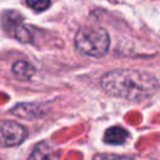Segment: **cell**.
Masks as SVG:
<instances>
[{
    "instance_id": "cell-1",
    "label": "cell",
    "mask_w": 160,
    "mask_h": 160,
    "mask_svg": "<svg viewBox=\"0 0 160 160\" xmlns=\"http://www.w3.org/2000/svg\"><path fill=\"white\" fill-rule=\"evenodd\" d=\"M100 84L106 94L135 101L152 96L159 89V81L152 74L136 69L109 71L101 78Z\"/></svg>"
},
{
    "instance_id": "cell-2",
    "label": "cell",
    "mask_w": 160,
    "mask_h": 160,
    "mask_svg": "<svg viewBox=\"0 0 160 160\" xmlns=\"http://www.w3.org/2000/svg\"><path fill=\"white\" fill-rule=\"evenodd\" d=\"M110 45L109 34L99 26H82L75 35V48L79 52L99 58L108 52Z\"/></svg>"
},
{
    "instance_id": "cell-3",
    "label": "cell",
    "mask_w": 160,
    "mask_h": 160,
    "mask_svg": "<svg viewBox=\"0 0 160 160\" xmlns=\"http://www.w3.org/2000/svg\"><path fill=\"white\" fill-rule=\"evenodd\" d=\"M26 136L28 130L24 125L12 120H2L0 122V144L2 146L20 145Z\"/></svg>"
},
{
    "instance_id": "cell-4",
    "label": "cell",
    "mask_w": 160,
    "mask_h": 160,
    "mask_svg": "<svg viewBox=\"0 0 160 160\" xmlns=\"http://www.w3.org/2000/svg\"><path fill=\"white\" fill-rule=\"evenodd\" d=\"M46 106L36 102H22L18 104L11 109V114L20 119H39L46 114Z\"/></svg>"
},
{
    "instance_id": "cell-5",
    "label": "cell",
    "mask_w": 160,
    "mask_h": 160,
    "mask_svg": "<svg viewBox=\"0 0 160 160\" xmlns=\"http://www.w3.org/2000/svg\"><path fill=\"white\" fill-rule=\"evenodd\" d=\"M128 138H129V132L126 131V129L121 126H111L104 134V141L110 145L124 144Z\"/></svg>"
},
{
    "instance_id": "cell-6",
    "label": "cell",
    "mask_w": 160,
    "mask_h": 160,
    "mask_svg": "<svg viewBox=\"0 0 160 160\" xmlns=\"http://www.w3.org/2000/svg\"><path fill=\"white\" fill-rule=\"evenodd\" d=\"M34 72H35L34 66L25 60H18L12 65V74L15 75L16 79H19L21 81L30 80L32 78Z\"/></svg>"
},
{
    "instance_id": "cell-7",
    "label": "cell",
    "mask_w": 160,
    "mask_h": 160,
    "mask_svg": "<svg viewBox=\"0 0 160 160\" xmlns=\"http://www.w3.org/2000/svg\"><path fill=\"white\" fill-rule=\"evenodd\" d=\"M52 159H54V150L51 149L49 142L42 141L34 148L28 160H52Z\"/></svg>"
},
{
    "instance_id": "cell-8",
    "label": "cell",
    "mask_w": 160,
    "mask_h": 160,
    "mask_svg": "<svg viewBox=\"0 0 160 160\" xmlns=\"http://www.w3.org/2000/svg\"><path fill=\"white\" fill-rule=\"evenodd\" d=\"M12 34L15 36V39H18L20 42H24V44H28V42H31L32 41V35L30 32V29L26 28L24 24L19 22L16 24L14 28H12Z\"/></svg>"
},
{
    "instance_id": "cell-9",
    "label": "cell",
    "mask_w": 160,
    "mask_h": 160,
    "mask_svg": "<svg viewBox=\"0 0 160 160\" xmlns=\"http://www.w3.org/2000/svg\"><path fill=\"white\" fill-rule=\"evenodd\" d=\"M25 2L34 11H44L50 6V0H25Z\"/></svg>"
},
{
    "instance_id": "cell-10",
    "label": "cell",
    "mask_w": 160,
    "mask_h": 160,
    "mask_svg": "<svg viewBox=\"0 0 160 160\" xmlns=\"http://www.w3.org/2000/svg\"><path fill=\"white\" fill-rule=\"evenodd\" d=\"M92 160H131V158L115 154H98L94 156Z\"/></svg>"
}]
</instances>
